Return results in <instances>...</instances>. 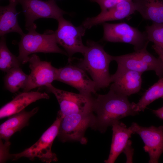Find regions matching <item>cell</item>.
Segmentation results:
<instances>
[{
  "label": "cell",
  "instance_id": "obj_20",
  "mask_svg": "<svg viewBox=\"0 0 163 163\" xmlns=\"http://www.w3.org/2000/svg\"><path fill=\"white\" fill-rule=\"evenodd\" d=\"M39 108L36 107L30 111L24 110L10 116L0 126V132L8 129H11L15 133L21 130L28 125L30 119L38 111Z\"/></svg>",
  "mask_w": 163,
  "mask_h": 163
},
{
  "label": "cell",
  "instance_id": "obj_31",
  "mask_svg": "<svg viewBox=\"0 0 163 163\" xmlns=\"http://www.w3.org/2000/svg\"><path fill=\"white\" fill-rule=\"evenodd\" d=\"M162 107L163 108V106Z\"/></svg>",
  "mask_w": 163,
  "mask_h": 163
},
{
  "label": "cell",
  "instance_id": "obj_11",
  "mask_svg": "<svg viewBox=\"0 0 163 163\" xmlns=\"http://www.w3.org/2000/svg\"><path fill=\"white\" fill-rule=\"evenodd\" d=\"M69 63L57 68L56 80L75 88L80 94L88 96L96 94L97 90L96 84L86 72L76 65Z\"/></svg>",
  "mask_w": 163,
  "mask_h": 163
},
{
  "label": "cell",
  "instance_id": "obj_7",
  "mask_svg": "<svg viewBox=\"0 0 163 163\" xmlns=\"http://www.w3.org/2000/svg\"><path fill=\"white\" fill-rule=\"evenodd\" d=\"M112 60L116 62L118 68L128 69L143 73L147 71H154L159 78L163 77V63L145 48L134 52L113 56Z\"/></svg>",
  "mask_w": 163,
  "mask_h": 163
},
{
  "label": "cell",
  "instance_id": "obj_25",
  "mask_svg": "<svg viewBox=\"0 0 163 163\" xmlns=\"http://www.w3.org/2000/svg\"><path fill=\"white\" fill-rule=\"evenodd\" d=\"M96 2L100 6L101 11H104L115 6L119 3L125 1L131 0H89Z\"/></svg>",
  "mask_w": 163,
  "mask_h": 163
},
{
  "label": "cell",
  "instance_id": "obj_29",
  "mask_svg": "<svg viewBox=\"0 0 163 163\" xmlns=\"http://www.w3.org/2000/svg\"><path fill=\"white\" fill-rule=\"evenodd\" d=\"M153 112L158 117L163 119V108L162 107L156 110H153Z\"/></svg>",
  "mask_w": 163,
  "mask_h": 163
},
{
  "label": "cell",
  "instance_id": "obj_26",
  "mask_svg": "<svg viewBox=\"0 0 163 163\" xmlns=\"http://www.w3.org/2000/svg\"><path fill=\"white\" fill-rule=\"evenodd\" d=\"M11 143L9 141L5 142L4 143L0 140V163L5 162L8 159L10 153L9 149Z\"/></svg>",
  "mask_w": 163,
  "mask_h": 163
},
{
  "label": "cell",
  "instance_id": "obj_10",
  "mask_svg": "<svg viewBox=\"0 0 163 163\" xmlns=\"http://www.w3.org/2000/svg\"><path fill=\"white\" fill-rule=\"evenodd\" d=\"M25 17L26 29L35 24L36 20L51 18L58 21L66 12L60 8L54 0H20Z\"/></svg>",
  "mask_w": 163,
  "mask_h": 163
},
{
  "label": "cell",
  "instance_id": "obj_3",
  "mask_svg": "<svg viewBox=\"0 0 163 163\" xmlns=\"http://www.w3.org/2000/svg\"><path fill=\"white\" fill-rule=\"evenodd\" d=\"M36 28L35 24L26 29L27 33L21 36L18 44L19 53L17 57L21 64L28 62L29 55L37 53H57L68 56L66 52L58 46L54 32L49 30L40 34L36 31Z\"/></svg>",
  "mask_w": 163,
  "mask_h": 163
},
{
  "label": "cell",
  "instance_id": "obj_28",
  "mask_svg": "<svg viewBox=\"0 0 163 163\" xmlns=\"http://www.w3.org/2000/svg\"><path fill=\"white\" fill-rule=\"evenodd\" d=\"M152 47L158 55L163 63V51L159 47L154 44L152 46Z\"/></svg>",
  "mask_w": 163,
  "mask_h": 163
},
{
  "label": "cell",
  "instance_id": "obj_23",
  "mask_svg": "<svg viewBox=\"0 0 163 163\" xmlns=\"http://www.w3.org/2000/svg\"><path fill=\"white\" fill-rule=\"evenodd\" d=\"M21 63L18 57L8 49L4 37H1L0 40V69L6 72L11 69L20 66Z\"/></svg>",
  "mask_w": 163,
  "mask_h": 163
},
{
  "label": "cell",
  "instance_id": "obj_15",
  "mask_svg": "<svg viewBox=\"0 0 163 163\" xmlns=\"http://www.w3.org/2000/svg\"><path fill=\"white\" fill-rule=\"evenodd\" d=\"M136 11L133 0L124 1L106 11H101L95 17L87 18L82 25L86 29H90L107 21L123 19Z\"/></svg>",
  "mask_w": 163,
  "mask_h": 163
},
{
  "label": "cell",
  "instance_id": "obj_22",
  "mask_svg": "<svg viewBox=\"0 0 163 163\" xmlns=\"http://www.w3.org/2000/svg\"><path fill=\"white\" fill-rule=\"evenodd\" d=\"M160 98H163V77L147 90L139 101L135 103L136 111H144L147 106Z\"/></svg>",
  "mask_w": 163,
  "mask_h": 163
},
{
  "label": "cell",
  "instance_id": "obj_17",
  "mask_svg": "<svg viewBox=\"0 0 163 163\" xmlns=\"http://www.w3.org/2000/svg\"><path fill=\"white\" fill-rule=\"evenodd\" d=\"M112 137L110 154L106 163H113L121 153L123 152L129 141V139L133 133L130 126L127 128L119 121L112 125Z\"/></svg>",
  "mask_w": 163,
  "mask_h": 163
},
{
  "label": "cell",
  "instance_id": "obj_6",
  "mask_svg": "<svg viewBox=\"0 0 163 163\" xmlns=\"http://www.w3.org/2000/svg\"><path fill=\"white\" fill-rule=\"evenodd\" d=\"M103 39L107 42L122 43L133 46L135 51L147 48L149 42L145 32L126 23L116 24L104 23L102 24Z\"/></svg>",
  "mask_w": 163,
  "mask_h": 163
},
{
  "label": "cell",
  "instance_id": "obj_8",
  "mask_svg": "<svg viewBox=\"0 0 163 163\" xmlns=\"http://www.w3.org/2000/svg\"><path fill=\"white\" fill-rule=\"evenodd\" d=\"M58 26L54 32L58 44L66 50L68 57V61L71 63L72 57L76 53H84L86 49L82 41L86 29L82 24L76 27L63 17L58 21Z\"/></svg>",
  "mask_w": 163,
  "mask_h": 163
},
{
  "label": "cell",
  "instance_id": "obj_18",
  "mask_svg": "<svg viewBox=\"0 0 163 163\" xmlns=\"http://www.w3.org/2000/svg\"><path fill=\"white\" fill-rule=\"evenodd\" d=\"M9 2L8 5L0 7V37L13 32L22 36L24 33L18 24L16 9V6L19 3L13 1Z\"/></svg>",
  "mask_w": 163,
  "mask_h": 163
},
{
  "label": "cell",
  "instance_id": "obj_9",
  "mask_svg": "<svg viewBox=\"0 0 163 163\" xmlns=\"http://www.w3.org/2000/svg\"><path fill=\"white\" fill-rule=\"evenodd\" d=\"M53 94L59 105V110L64 117L70 114L92 111L94 97L58 89L52 84L46 86Z\"/></svg>",
  "mask_w": 163,
  "mask_h": 163
},
{
  "label": "cell",
  "instance_id": "obj_24",
  "mask_svg": "<svg viewBox=\"0 0 163 163\" xmlns=\"http://www.w3.org/2000/svg\"><path fill=\"white\" fill-rule=\"evenodd\" d=\"M145 33L149 42L163 51V24L152 23L145 27Z\"/></svg>",
  "mask_w": 163,
  "mask_h": 163
},
{
  "label": "cell",
  "instance_id": "obj_27",
  "mask_svg": "<svg viewBox=\"0 0 163 163\" xmlns=\"http://www.w3.org/2000/svg\"><path fill=\"white\" fill-rule=\"evenodd\" d=\"M131 142L130 140H129L128 144L126 146L124 149L123 152L126 154L127 157V162H129V159L130 158L132 160V156L133 155V150L132 148H131Z\"/></svg>",
  "mask_w": 163,
  "mask_h": 163
},
{
  "label": "cell",
  "instance_id": "obj_12",
  "mask_svg": "<svg viewBox=\"0 0 163 163\" xmlns=\"http://www.w3.org/2000/svg\"><path fill=\"white\" fill-rule=\"evenodd\" d=\"M28 62L31 72L23 91H29L37 87L46 86L56 80L57 68L53 66L51 62L41 61L34 54L30 57Z\"/></svg>",
  "mask_w": 163,
  "mask_h": 163
},
{
  "label": "cell",
  "instance_id": "obj_30",
  "mask_svg": "<svg viewBox=\"0 0 163 163\" xmlns=\"http://www.w3.org/2000/svg\"><path fill=\"white\" fill-rule=\"evenodd\" d=\"M9 2L10 1H13V2H19L20 0H9Z\"/></svg>",
  "mask_w": 163,
  "mask_h": 163
},
{
  "label": "cell",
  "instance_id": "obj_5",
  "mask_svg": "<svg viewBox=\"0 0 163 163\" xmlns=\"http://www.w3.org/2000/svg\"><path fill=\"white\" fill-rule=\"evenodd\" d=\"M95 121L92 111L65 116L61 121L57 137L62 142L77 141L86 144L85 132L89 127L92 129Z\"/></svg>",
  "mask_w": 163,
  "mask_h": 163
},
{
  "label": "cell",
  "instance_id": "obj_16",
  "mask_svg": "<svg viewBox=\"0 0 163 163\" xmlns=\"http://www.w3.org/2000/svg\"><path fill=\"white\" fill-rule=\"evenodd\" d=\"M46 92L39 91H23L12 100L3 106L0 110V118L3 119L19 113L28 105L41 99H49Z\"/></svg>",
  "mask_w": 163,
  "mask_h": 163
},
{
  "label": "cell",
  "instance_id": "obj_13",
  "mask_svg": "<svg viewBox=\"0 0 163 163\" xmlns=\"http://www.w3.org/2000/svg\"><path fill=\"white\" fill-rule=\"evenodd\" d=\"M131 126L133 133L138 134L144 143V150L149 156V163H158L163 152V126L147 127L133 123Z\"/></svg>",
  "mask_w": 163,
  "mask_h": 163
},
{
  "label": "cell",
  "instance_id": "obj_4",
  "mask_svg": "<svg viewBox=\"0 0 163 163\" xmlns=\"http://www.w3.org/2000/svg\"><path fill=\"white\" fill-rule=\"evenodd\" d=\"M64 117L59 111L56 120L36 142L21 152L10 154L9 159L15 161L25 157L32 161L37 158L46 163L57 161V155L52 152L51 148L53 141L57 136L60 122Z\"/></svg>",
  "mask_w": 163,
  "mask_h": 163
},
{
  "label": "cell",
  "instance_id": "obj_14",
  "mask_svg": "<svg viewBox=\"0 0 163 163\" xmlns=\"http://www.w3.org/2000/svg\"><path fill=\"white\" fill-rule=\"evenodd\" d=\"M142 73L117 68L116 72L110 75V89L117 94L128 97L138 93L142 85Z\"/></svg>",
  "mask_w": 163,
  "mask_h": 163
},
{
  "label": "cell",
  "instance_id": "obj_1",
  "mask_svg": "<svg viewBox=\"0 0 163 163\" xmlns=\"http://www.w3.org/2000/svg\"><path fill=\"white\" fill-rule=\"evenodd\" d=\"M92 110L96 115L92 129L104 133L107 128L123 118L138 113L135 103H130L128 97L110 89L104 94L94 97Z\"/></svg>",
  "mask_w": 163,
  "mask_h": 163
},
{
  "label": "cell",
  "instance_id": "obj_19",
  "mask_svg": "<svg viewBox=\"0 0 163 163\" xmlns=\"http://www.w3.org/2000/svg\"><path fill=\"white\" fill-rule=\"evenodd\" d=\"M136 11L153 23L163 24V0H133Z\"/></svg>",
  "mask_w": 163,
  "mask_h": 163
},
{
  "label": "cell",
  "instance_id": "obj_2",
  "mask_svg": "<svg viewBox=\"0 0 163 163\" xmlns=\"http://www.w3.org/2000/svg\"><path fill=\"white\" fill-rule=\"evenodd\" d=\"M86 46L83 58L76 65L89 74L97 90L108 87L111 83L109 66L112 56L102 45L93 41L87 40Z\"/></svg>",
  "mask_w": 163,
  "mask_h": 163
},
{
  "label": "cell",
  "instance_id": "obj_21",
  "mask_svg": "<svg viewBox=\"0 0 163 163\" xmlns=\"http://www.w3.org/2000/svg\"><path fill=\"white\" fill-rule=\"evenodd\" d=\"M6 73L4 84L7 90L14 93L21 88H24L27 83L28 75L25 73L20 66L14 67Z\"/></svg>",
  "mask_w": 163,
  "mask_h": 163
}]
</instances>
